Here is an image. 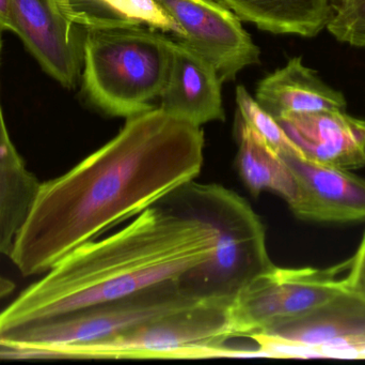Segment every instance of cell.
Wrapping results in <instances>:
<instances>
[{
    "instance_id": "6da1fadb",
    "label": "cell",
    "mask_w": 365,
    "mask_h": 365,
    "mask_svg": "<svg viewBox=\"0 0 365 365\" xmlns=\"http://www.w3.org/2000/svg\"><path fill=\"white\" fill-rule=\"evenodd\" d=\"M204 143L201 126L160 107L126 118L108 143L40 184L9 255L13 265L23 276L45 274L71 251L160 203L201 173Z\"/></svg>"
},
{
    "instance_id": "7a4b0ae2",
    "label": "cell",
    "mask_w": 365,
    "mask_h": 365,
    "mask_svg": "<svg viewBox=\"0 0 365 365\" xmlns=\"http://www.w3.org/2000/svg\"><path fill=\"white\" fill-rule=\"evenodd\" d=\"M215 248L210 225L156 204L71 251L24 289L0 312V344L31 326L179 281L210 261Z\"/></svg>"
},
{
    "instance_id": "3957f363",
    "label": "cell",
    "mask_w": 365,
    "mask_h": 365,
    "mask_svg": "<svg viewBox=\"0 0 365 365\" xmlns=\"http://www.w3.org/2000/svg\"><path fill=\"white\" fill-rule=\"evenodd\" d=\"M158 204L210 225L216 233L212 259L179 280L182 291L195 299L231 306L247 284L276 266L263 222L234 191L192 180Z\"/></svg>"
},
{
    "instance_id": "277c9868",
    "label": "cell",
    "mask_w": 365,
    "mask_h": 365,
    "mask_svg": "<svg viewBox=\"0 0 365 365\" xmlns=\"http://www.w3.org/2000/svg\"><path fill=\"white\" fill-rule=\"evenodd\" d=\"M175 39L145 25L86 29L83 90L111 117L128 118L156 109L173 66Z\"/></svg>"
},
{
    "instance_id": "5b68a950",
    "label": "cell",
    "mask_w": 365,
    "mask_h": 365,
    "mask_svg": "<svg viewBox=\"0 0 365 365\" xmlns=\"http://www.w3.org/2000/svg\"><path fill=\"white\" fill-rule=\"evenodd\" d=\"M202 302L185 293L179 281L163 283L16 332L0 344L2 360L55 359L60 349L104 340Z\"/></svg>"
},
{
    "instance_id": "8992f818",
    "label": "cell",
    "mask_w": 365,
    "mask_h": 365,
    "mask_svg": "<svg viewBox=\"0 0 365 365\" xmlns=\"http://www.w3.org/2000/svg\"><path fill=\"white\" fill-rule=\"evenodd\" d=\"M230 306L204 301L199 306L104 340L60 349L55 359L195 360L257 357L255 351L229 349L234 339Z\"/></svg>"
},
{
    "instance_id": "52a82bcc",
    "label": "cell",
    "mask_w": 365,
    "mask_h": 365,
    "mask_svg": "<svg viewBox=\"0 0 365 365\" xmlns=\"http://www.w3.org/2000/svg\"><path fill=\"white\" fill-rule=\"evenodd\" d=\"M349 261L327 268H280L247 284L229 308L234 338H252L272 326L302 316L349 293L344 276Z\"/></svg>"
},
{
    "instance_id": "ba28073f",
    "label": "cell",
    "mask_w": 365,
    "mask_h": 365,
    "mask_svg": "<svg viewBox=\"0 0 365 365\" xmlns=\"http://www.w3.org/2000/svg\"><path fill=\"white\" fill-rule=\"evenodd\" d=\"M250 339L261 357L362 360L365 299L349 291Z\"/></svg>"
},
{
    "instance_id": "9c48e42d",
    "label": "cell",
    "mask_w": 365,
    "mask_h": 365,
    "mask_svg": "<svg viewBox=\"0 0 365 365\" xmlns=\"http://www.w3.org/2000/svg\"><path fill=\"white\" fill-rule=\"evenodd\" d=\"M182 31L179 40L208 60L223 83L259 64L261 49L242 19L216 0H154ZM177 39V38H175Z\"/></svg>"
},
{
    "instance_id": "30bf717a",
    "label": "cell",
    "mask_w": 365,
    "mask_h": 365,
    "mask_svg": "<svg viewBox=\"0 0 365 365\" xmlns=\"http://www.w3.org/2000/svg\"><path fill=\"white\" fill-rule=\"evenodd\" d=\"M13 32L41 68L66 88H74L83 66V28L64 14L58 0H10Z\"/></svg>"
},
{
    "instance_id": "8fae6325",
    "label": "cell",
    "mask_w": 365,
    "mask_h": 365,
    "mask_svg": "<svg viewBox=\"0 0 365 365\" xmlns=\"http://www.w3.org/2000/svg\"><path fill=\"white\" fill-rule=\"evenodd\" d=\"M293 173L296 194L289 209L317 223L365 222V179L295 156H281Z\"/></svg>"
},
{
    "instance_id": "7c38bea8",
    "label": "cell",
    "mask_w": 365,
    "mask_h": 365,
    "mask_svg": "<svg viewBox=\"0 0 365 365\" xmlns=\"http://www.w3.org/2000/svg\"><path fill=\"white\" fill-rule=\"evenodd\" d=\"M278 122L306 159L334 169L365 166V120L346 111L287 114Z\"/></svg>"
},
{
    "instance_id": "4fadbf2b",
    "label": "cell",
    "mask_w": 365,
    "mask_h": 365,
    "mask_svg": "<svg viewBox=\"0 0 365 365\" xmlns=\"http://www.w3.org/2000/svg\"><path fill=\"white\" fill-rule=\"evenodd\" d=\"M222 84L206 58L175 38L170 76L158 107L173 117L197 126L216 120L223 121Z\"/></svg>"
},
{
    "instance_id": "5bb4252c",
    "label": "cell",
    "mask_w": 365,
    "mask_h": 365,
    "mask_svg": "<svg viewBox=\"0 0 365 365\" xmlns=\"http://www.w3.org/2000/svg\"><path fill=\"white\" fill-rule=\"evenodd\" d=\"M255 100L272 117L319 111H346L342 92L326 84L317 71L304 66L302 57L289 60L283 68L264 77Z\"/></svg>"
},
{
    "instance_id": "9a60e30c",
    "label": "cell",
    "mask_w": 365,
    "mask_h": 365,
    "mask_svg": "<svg viewBox=\"0 0 365 365\" xmlns=\"http://www.w3.org/2000/svg\"><path fill=\"white\" fill-rule=\"evenodd\" d=\"M259 29L312 38L327 27L331 0H216Z\"/></svg>"
},
{
    "instance_id": "2e32d148",
    "label": "cell",
    "mask_w": 365,
    "mask_h": 365,
    "mask_svg": "<svg viewBox=\"0 0 365 365\" xmlns=\"http://www.w3.org/2000/svg\"><path fill=\"white\" fill-rule=\"evenodd\" d=\"M236 133V167L249 192L257 196L263 191H272L289 204L296 194L295 178L289 165L240 116Z\"/></svg>"
},
{
    "instance_id": "e0dca14e",
    "label": "cell",
    "mask_w": 365,
    "mask_h": 365,
    "mask_svg": "<svg viewBox=\"0 0 365 365\" xmlns=\"http://www.w3.org/2000/svg\"><path fill=\"white\" fill-rule=\"evenodd\" d=\"M66 16L75 25L88 29L101 26L145 25L175 38H182L179 26L169 19L154 0H58Z\"/></svg>"
},
{
    "instance_id": "ac0fdd59",
    "label": "cell",
    "mask_w": 365,
    "mask_h": 365,
    "mask_svg": "<svg viewBox=\"0 0 365 365\" xmlns=\"http://www.w3.org/2000/svg\"><path fill=\"white\" fill-rule=\"evenodd\" d=\"M40 184L26 165L0 169V255H10Z\"/></svg>"
},
{
    "instance_id": "d6986e66",
    "label": "cell",
    "mask_w": 365,
    "mask_h": 365,
    "mask_svg": "<svg viewBox=\"0 0 365 365\" xmlns=\"http://www.w3.org/2000/svg\"><path fill=\"white\" fill-rule=\"evenodd\" d=\"M238 116L259 133L266 143L280 156H295L306 159L300 148L289 139L276 118L268 114L244 86L236 88Z\"/></svg>"
},
{
    "instance_id": "ffe728a7",
    "label": "cell",
    "mask_w": 365,
    "mask_h": 365,
    "mask_svg": "<svg viewBox=\"0 0 365 365\" xmlns=\"http://www.w3.org/2000/svg\"><path fill=\"white\" fill-rule=\"evenodd\" d=\"M326 28L340 42L365 47V0H331Z\"/></svg>"
},
{
    "instance_id": "44dd1931",
    "label": "cell",
    "mask_w": 365,
    "mask_h": 365,
    "mask_svg": "<svg viewBox=\"0 0 365 365\" xmlns=\"http://www.w3.org/2000/svg\"><path fill=\"white\" fill-rule=\"evenodd\" d=\"M349 261V269L344 276L345 286L349 293L365 299V233L359 248Z\"/></svg>"
},
{
    "instance_id": "7402d4cb",
    "label": "cell",
    "mask_w": 365,
    "mask_h": 365,
    "mask_svg": "<svg viewBox=\"0 0 365 365\" xmlns=\"http://www.w3.org/2000/svg\"><path fill=\"white\" fill-rule=\"evenodd\" d=\"M24 165H26L25 161L11 141L0 104V169H12Z\"/></svg>"
},
{
    "instance_id": "603a6c76",
    "label": "cell",
    "mask_w": 365,
    "mask_h": 365,
    "mask_svg": "<svg viewBox=\"0 0 365 365\" xmlns=\"http://www.w3.org/2000/svg\"><path fill=\"white\" fill-rule=\"evenodd\" d=\"M0 30L13 32L10 0H0Z\"/></svg>"
},
{
    "instance_id": "cb8c5ba5",
    "label": "cell",
    "mask_w": 365,
    "mask_h": 365,
    "mask_svg": "<svg viewBox=\"0 0 365 365\" xmlns=\"http://www.w3.org/2000/svg\"><path fill=\"white\" fill-rule=\"evenodd\" d=\"M15 287L16 286L13 281L0 274V301L12 295L14 293Z\"/></svg>"
},
{
    "instance_id": "d4e9b609",
    "label": "cell",
    "mask_w": 365,
    "mask_h": 365,
    "mask_svg": "<svg viewBox=\"0 0 365 365\" xmlns=\"http://www.w3.org/2000/svg\"><path fill=\"white\" fill-rule=\"evenodd\" d=\"M2 32L1 30H0V53H1V46H2Z\"/></svg>"
},
{
    "instance_id": "484cf974",
    "label": "cell",
    "mask_w": 365,
    "mask_h": 365,
    "mask_svg": "<svg viewBox=\"0 0 365 365\" xmlns=\"http://www.w3.org/2000/svg\"><path fill=\"white\" fill-rule=\"evenodd\" d=\"M362 360H365V353H364V359H362Z\"/></svg>"
}]
</instances>
